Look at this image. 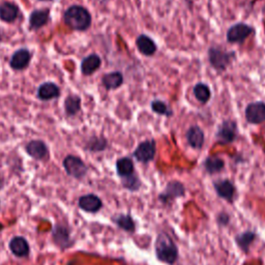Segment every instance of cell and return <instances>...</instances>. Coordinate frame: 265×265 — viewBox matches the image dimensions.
Masks as SVG:
<instances>
[{
  "mask_svg": "<svg viewBox=\"0 0 265 265\" xmlns=\"http://www.w3.org/2000/svg\"><path fill=\"white\" fill-rule=\"evenodd\" d=\"M19 16V7L15 3L3 1L0 3V19L6 23H12Z\"/></svg>",
  "mask_w": 265,
  "mask_h": 265,
  "instance_id": "cell-14",
  "label": "cell"
},
{
  "mask_svg": "<svg viewBox=\"0 0 265 265\" xmlns=\"http://www.w3.org/2000/svg\"><path fill=\"white\" fill-rule=\"evenodd\" d=\"M219 220H220V223L222 225H227L228 222H229V217L227 215H221Z\"/></svg>",
  "mask_w": 265,
  "mask_h": 265,
  "instance_id": "cell-32",
  "label": "cell"
},
{
  "mask_svg": "<svg viewBox=\"0 0 265 265\" xmlns=\"http://www.w3.org/2000/svg\"><path fill=\"white\" fill-rule=\"evenodd\" d=\"M63 167L66 173L75 178H82L87 173V166L85 163L75 156H67L63 160Z\"/></svg>",
  "mask_w": 265,
  "mask_h": 265,
  "instance_id": "cell-4",
  "label": "cell"
},
{
  "mask_svg": "<svg viewBox=\"0 0 265 265\" xmlns=\"http://www.w3.org/2000/svg\"><path fill=\"white\" fill-rule=\"evenodd\" d=\"M102 64V60L99 55L90 54L89 56L85 57L81 62V72L83 75L89 76L93 74Z\"/></svg>",
  "mask_w": 265,
  "mask_h": 265,
  "instance_id": "cell-17",
  "label": "cell"
},
{
  "mask_svg": "<svg viewBox=\"0 0 265 265\" xmlns=\"http://www.w3.org/2000/svg\"><path fill=\"white\" fill-rule=\"evenodd\" d=\"M116 170L120 177L125 178L134 174V164L131 159L122 158L116 163Z\"/></svg>",
  "mask_w": 265,
  "mask_h": 265,
  "instance_id": "cell-24",
  "label": "cell"
},
{
  "mask_svg": "<svg viewBox=\"0 0 265 265\" xmlns=\"http://www.w3.org/2000/svg\"><path fill=\"white\" fill-rule=\"evenodd\" d=\"M255 239V234L254 232H251V231H247L241 235H239L236 237V243L239 244V246L244 250V251H248L250 245L253 243Z\"/></svg>",
  "mask_w": 265,
  "mask_h": 265,
  "instance_id": "cell-29",
  "label": "cell"
},
{
  "mask_svg": "<svg viewBox=\"0 0 265 265\" xmlns=\"http://www.w3.org/2000/svg\"><path fill=\"white\" fill-rule=\"evenodd\" d=\"M122 181H123V183H122L123 186L127 189H129V190H132V191H135L139 187H140V181H139L138 177L135 176L134 174L129 176V177L123 178Z\"/></svg>",
  "mask_w": 265,
  "mask_h": 265,
  "instance_id": "cell-31",
  "label": "cell"
},
{
  "mask_svg": "<svg viewBox=\"0 0 265 265\" xmlns=\"http://www.w3.org/2000/svg\"><path fill=\"white\" fill-rule=\"evenodd\" d=\"M60 95V88L53 82H45L37 89V96L41 101L57 99Z\"/></svg>",
  "mask_w": 265,
  "mask_h": 265,
  "instance_id": "cell-11",
  "label": "cell"
},
{
  "mask_svg": "<svg viewBox=\"0 0 265 265\" xmlns=\"http://www.w3.org/2000/svg\"><path fill=\"white\" fill-rule=\"evenodd\" d=\"M53 239L60 248L65 249L71 246V237H69V231L65 226L57 225L53 231Z\"/></svg>",
  "mask_w": 265,
  "mask_h": 265,
  "instance_id": "cell-21",
  "label": "cell"
},
{
  "mask_svg": "<svg viewBox=\"0 0 265 265\" xmlns=\"http://www.w3.org/2000/svg\"><path fill=\"white\" fill-rule=\"evenodd\" d=\"M185 195V187L178 181H171L166 187L165 192L161 195L160 198L162 201H167L176 197L184 196Z\"/></svg>",
  "mask_w": 265,
  "mask_h": 265,
  "instance_id": "cell-19",
  "label": "cell"
},
{
  "mask_svg": "<svg viewBox=\"0 0 265 265\" xmlns=\"http://www.w3.org/2000/svg\"><path fill=\"white\" fill-rule=\"evenodd\" d=\"M151 109L155 111L157 114L160 115H165V116L172 115L171 109L162 101H153L151 103Z\"/></svg>",
  "mask_w": 265,
  "mask_h": 265,
  "instance_id": "cell-30",
  "label": "cell"
},
{
  "mask_svg": "<svg viewBox=\"0 0 265 265\" xmlns=\"http://www.w3.org/2000/svg\"><path fill=\"white\" fill-rule=\"evenodd\" d=\"M155 247L157 256L161 261L168 264H173L177 260V248L173 241L170 239V236L167 233L162 232L159 234Z\"/></svg>",
  "mask_w": 265,
  "mask_h": 265,
  "instance_id": "cell-2",
  "label": "cell"
},
{
  "mask_svg": "<svg viewBox=\"0 0 265 265\" xmlns=\"http://www.w3.org/2000/svg\"><path fill=\"white\" fill-rule=\"evenodd\" d=\"M187 140L188 143L195 149H200L203 147L204 144V133L203 131L198 127V125H195V127H191L189 131L187 132Z\"/></svg>",
  "mask_w": 265,
  "mask_h": 265,
  "instance_id": "cell-16",
  "label": "cell"
},
{
  "mask_svg": "<svg viewBox=\"0 0 265 265\" xmlns=\"http://www.w3.org/2000/svg\"><path fill=\"white\" fill-rule=\"evenodd\" d=\"M50 19L49 9H35L29 16V26L31 29L37 30L48 24Z\"/></svg>",
  "mask_w": 265,
  "mask_h": 265,
  "instance_id": "cell-13",
  "label": "cell"
},
{
  "mask_svg": "<svg viewBox=\"0 0 265 265\" xmlns=\"http://www.w3.org/2000/svg\"><path fill=\"white\" fill-rule=\"evenodd\" d=\"M0 40H1V34H0Z\"/></svg>",
  "mask_w": 265,
  "mask_h": 265,
  "instance_id": "cell-34",
  "label": "cell"
},
{
  "mask_svg": "<svg viewBox=\"0 0 265 265\" xmlns=\"http://www.w3.org/2000/svg\"><path fill=\"white\" fill-rule=\"evenodd\" d=\"M114 221L118 227L125 231L133 232L135 230V223L129 215H119L114 219Z\"/></svg>",
  "mask_w": 265,
  "mask_h": 265,
  "instance_id": "cell-27",
  "label": "cell"
},
{
  "mask_svg": "<svg viewBox=\"0 0 265 265\" xmlns=\"http://www.w3.org/2000/svg\"><path fill=\"white\" fill-rule=\"evenodd\" d=\"M64 110L68 116L76 115L81 110V99L76 94L68 95L64 101Z\"/></svg>",
  "mask_w": 265,
  "mask_h": 265,
  "instance_id": "cell-23",
  "label": "cell"
},
{
  "mask_svg": "<svg viewBox=\"0 0 265 265\" xmlns=\"http://www.w3.org/2000/svg\"><path fill=\"white\" fill-rule=\"evenodd\" d=\"M215 189L220 197L228 201H232L235 193V188L229 180H220L215 184Z\"/></svg>",
  "mask_w": 265,
  "mask_h": 265,
  "instance_id": "cell-20",
  "label": "cell"
},
{
  "mask_svg": "<svg viewBox=\"0 0 265 265\" xmlns=\"http://www.w3.org/2000/svg\"><path fill=\"white\" fill-rule=\"evenodd\" d=\"M246 118L248 122L259 124L265 121V103L255 102L251 103L246 108Z\"/></svg>",
  "mask_w": 265,
  "mask_h": 265,
  "instance_id": "cell-8",
  "label": "cell"
},
{
  "mask_svg": "<svg viewBox=\"0 0 265 265\" xmlns=\"http://www.w3.org/2000/svg\"><path fill=\"white\" fill-rule=\"evenodd\" d=\"M237 124L232 120H226L223 122L217 132L218 141L222 144H228L236 139Z\"/></svg>",
  "mask_w": 265,
  "mask_h": 265,
  "instance_id": "cell-6",
  "label": "cell"
},
{
  "mask_svg": "<svg viewBox=\"0 0 265 265\" xmlns=\"http://www.w3.org/2000/svg\"><path fill=\"white\" fill-rule=\"evenodd\" d=\"M208 58L211 64L218 71L222 72L225 71L231 60L234 58V53H228L222 49L213 47L208 51Z\"/></svg>",
  "mask_w": 265,
  "mask_h": 265,
  "instance_id": "cell-3",
  "label": "cell"
},
{
  "mask_svg": "<svg viewBox=\"0 0 265 265\" xmlns=\"http://www.w3.org/2000/svg\"><path fill=\"white\" fill-rule=\"evenodd\" d=\"M254 32V28L247 24L239 23L231 26L227 31V40L229 43H243L248 36Z\"/></svg>",
  "mask_w": 265,
  "mask_h": 265,
  "instance_id": "cell-5",
  "label": "cell"
},
{
  "mask_svg": "<svg viewBox=\"0 0 265 265\" xmlns=\"http://www.w3.org/2000/svg\"><path fill=\"white\" fill-rule=\"evenodd\" d=\"M136 45L138 50L140 51L145 56H151L156 53L157 51V45L155 41H153L148 35L141 34L139 35L137 40H136Z\"/></svg>",
  "mask_w": 265,
  "mask_h": 265,
  "instance_id": "cell-18",
  "label": "cell"
},
{
  "mask_svg": "<svg viewBox=\"0 0 265 265\" xmlns=\"http://www.w3.org/2000/svg\"><path fill=\"white\" fill-rule=\"evenodd\" d=\"M102 81L106 89H117L122 85L123 76L120 72H112L104 75Z\"/></svg>",
  "mask_w": 265,
  "mask_h": 265,
  "instance_id": "cell-22",
  "label": "cell"
},
{
  "mask_svg": "<svg viewBox=\"0 0 265 265\" xmlns=\"http://www.w3.org/2000/svg\"><path fill=\"white\" fill-rule=\"evenodd\" d=\"M39 1H51V0H39Z\"/></svg>",
  "mask_w": 265,
  "mask_h": 265,
  "instance_id": "cell-33",
  "label": "cell"
},
{
  "mask_svg": "<svg viewBox=\"0 0 265 265\" xmlns=\"http://www.w3.org/2000/svg\"><path fill=\"white\" fill-rule=\"evenodd\" d=\"M224 161L218 157H209L205 160L204 167L208 173H217L224 168Z\"/></svg>",
  "mask_w": 265,
  "mask_h": 265,
  "instance_id": "cell-26",
  "label": "cell"
},
{
  "mask_svg": "<svg viewBox=\"0 0 265 265\" xmlns=\"http://www.w3.org/2000/svg\"><path fill=\"white\" fill-rule=\"evenodd\" d=\"M194 94L196 96V99L202 104L207 103L212 96L211 89L204 83H198V84L195 85Z\"/></svg>",
  "mask_w": 265,
  "mask_h": 265,
  "instance_id": "cell-25",
  "label": "cell"
},
{
  "mask_svg": "<svg viewBox=\"0 0 265 265\" xmlns=\"http://www.w3.org/2000/svg\"><path fill=\"white\" fill-rule=\"evenodd\" d=\"M26 151L28 155L37 160L43 161L49 157V150L45 142L40 140H32L26 145Z\"/></svg>",
  "mask_w": 265,
  "mask_h": 265,
  "instance_id": "cell-10",
  "label": "cell"
},
{
  "mask_svg": "<svg viewBox=\"0 0 265 265\" xmlns=\"http://www.w3.org/2000/svg\"><path fill=\"white\" fill-rule=\"evenodd\" d=\"M102 200L93 194L84 195L79 199V206L87 213H96L102 208Z\"/></svg>",
  "mask_w": 265,
  "mask_h": 265,
  "instance_id": "cell-12",
  "label": "cell"
},
{
  "mask_svg": "<svg viewBox=\"0 0 265 265\" xmlns=\"http://www.w3.org/2000/svg\"><path fill=\"white\" fill-rule=\"evenodd\" d=\"M107 140L102 137H92L86 144V149L89 151L97 152L106 149Z\"/></svg>",
  "mask_w": 265,
  "mask_h": 265,
  "instance_id": "cell-28",
  "label": "cell"
},
{
  "mask_svg": "<svg viewBox=\"0 0 265 265\" xmlns=\"http://www.w3.org/2000/svg\"><path fill=\"white\" fill-rule=\"evenodd\" d=\"M11 253L17 257H26L29 254V245L22 236H16L9 242Z\"/></svg>",
  "mask_w": 265,
  "mask_h": 265,
  "instance_id": "cell-15",
  "label": "cell"
},
{
  "mask_svg": "<svg viewBox=\"0 0 265 265\" xmlns=\"http://www.w3.org/2000/svg\"><path fill=\"white\" fill-rule=\"evenodd\" d=\"M63 21L73 30L85 31L91 25V15L85 7L72 5L64 11Z\"/></svg>",
  "mask_w": 265,
  "mask_h": 265,
  "instance_id": "cell-1",
  "label": "cell"
},
{
  "mask_svg": "<svg viewBox=\"0 0 265 265\" xmlns=\"http://www.w3.org/2000/svg\"><path fill=\"white\" fill-rule=\"evenodd\" d=\"M156 141L147 140L139 144V146L134 151V157L141 163H148L156 157Z\"/></svg>",
  "mask_w": 265,
  "mask_h": 265,
  "instance_id": "cell-7",
  "label": "cell"
},
{
  "mask_svg": "<svg viewBox=\"0 0 265 265\" xmlns=\"http://www.w3.org/2000/svg\"><path fill=\"white\" fill-rule=\"evenodd\" d=\"M31 59V54L27 49H19L12 54L9 64L10 67L16 71H22V69L28 66Z\"/></svg>",
  "mask_w": 265,
  "mask_h": 265,
  "instance_id": "cell-9",
  "label": "cell"
}]
</instances>
